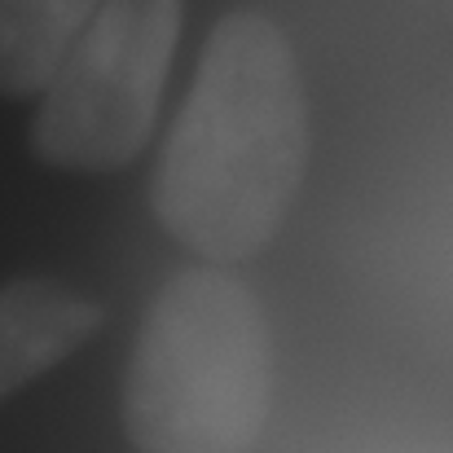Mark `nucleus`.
Masks as SVG:
<instances>
[{
    "label": "nucleus",
    "mask_w": 453,
    "mask_h": 453,
    "mask_svg": "<svg viewBox=\"0 0 453 453\" xmlns=\"http://www.w3.org/2000/svg\"><path fill=\"white\" fill-rule=\"evenodd\" d=\"M308 167V97L287 31L234 9L207 35L194 84L158 150V225L203 260L234 265L282 229Z\"/></svg>",
    "instance_id": "nucleus-1"
},
{
    "label": "nucleus",
    "mask_w": 453,
    "mask_h": 453,
    "mask_svg": "<svg viewBox=\"0 0 453 453\" xmlns=\"http://www.w3.org/2000/svg\"><path fill=\"white\" fill-rule=\"evenodd\" d=\"M269 405L273 339L260 296L216 260L176 273L128 361V441L137 453H251Z\"/></svg>",
    "instance_id": "nucleus-2"
},
{
    "label": "nucleus",
    "mask_w": 453,
    "mask_h": 453,
    "mask_svg": "<svg viewBox=\"0 0 453 453\" xmlns=\"http://www.w3.org/2000/svg\"><path fill=\"white\" fill-rule=\"evenodd\" d=\"M185 0H102L35 93L31 146L49 167L115 172L150 142Z\"/></svg>",
    "instance_id": "nucleus-3"
},
{
    "label": "nucleus",
    "mask_w": 453,
    "mask_h": 453,
    "mask_svg": "<svg viewBox=\"0 0 453 453\" xmlns=\"http://www.w3.org/2000/svg\"><path fill=\"white\" fill-rule=\"evenodd\" d=\"M102 326V303L53 278L0 287V401L66 361Z\"/></svg>",
    "instance_id": "nucleus-4"
},
{
    "label": "nucleus",
    "mask_w": 453,
    "mask_h": 453,
    "mask_svg": "<svg viewBox=\"0 0 453 453\" xmlns=\"http://www.w3.org/2000/svg\"><path fill=\"white\" fill-rule=\"evenodd\" d=\"M102 0H0V93L35 97Z\"/></svg>",
    "instance_id": "nucleus-5"
}]
</instances>
